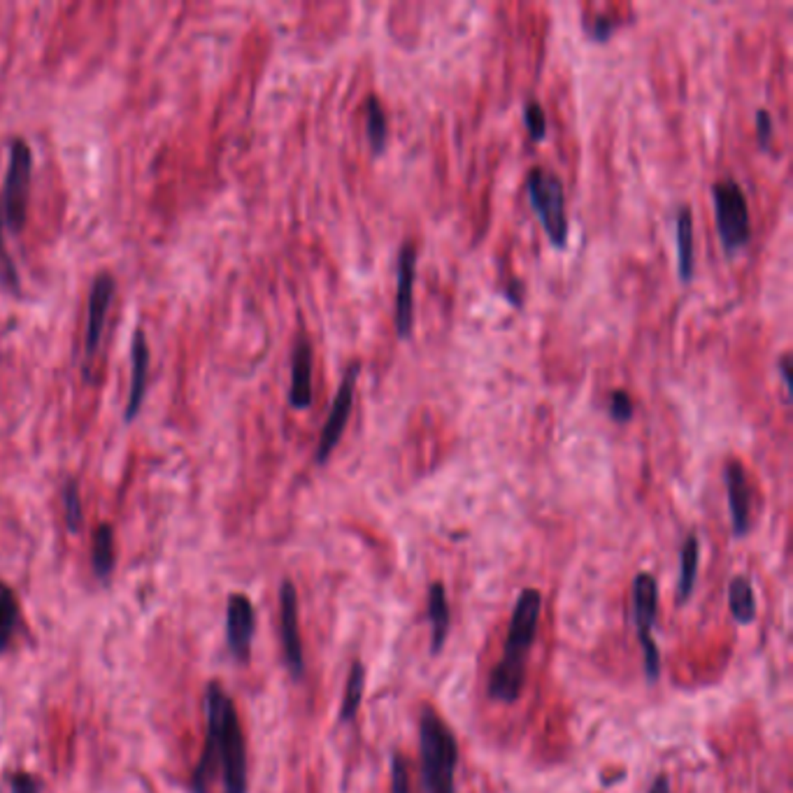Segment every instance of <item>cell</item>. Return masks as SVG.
I'll use <instances>...</instances> for the list:
<instances>
[{"label":"cell","instance_id":"34","mask_svg":"<svg viewBox=\"0 0 793 793\" xmlns=\"http://www.w3.org/2000/svg\"><path fill=\"white\" fill-rule=\"evenodd\" d=\"M650 793H670V779H668V775L656 777L654 784H651V788H650Z\"/></svg>","mask_w":793,"mask_h":793},{"label":"cell","instance_id":"14","mask_svg":"<svg viewBox=\"0 0 793 793\" xmlns=\"http://www.w3.org/2000/svg\"><path fill=\"white\" fill-rule=\"evenodd\" d=\"M289 402L296 410H305L312 405V345L308 337H298L296 347H293Z\"/></svg>","mask_w":793,"mask_h":793},{"label":"cell","instance_id":"32","mask_svg":"<svg viewBox=\"0 0 793 793\" xmlns=\"http://www.w3.org/2000/svg\"><path fill=\"white\" fill-rule=\"evenodd\" d=\"M777 368H779V375H782L784 389H787V396H791V356H788V354H784V356L779 358V364H777Z\"/></svg>","mask_w":793,"mask_h":793},{"label":"cell","instance_id":"31","mask_svg":"<svg viewBox=\"0 0 793 793\" xmlns=\"http://www.w3.org/2000/svg\"><path fill=\"white\" fill-rule=\"evenodd\" d=\"M612 28H614V22H612L610 17H603L601 14V17L594 19V23H591L586 31H589V35L594 40H607L612 33Z\"/></svg>","mask_w":793,"mask_h":793},{"label":"cell","instance_id":"21","mask_svg":"<svg viewBox=\"0 0 793 793\" xmlns=\"http://www.w3.org/2000/svg\"><path fill=\"white\" fill-rule=\"evenodd\" d=\"M91 563L98 577H107L115 567V533L110 523H100L94 530V551H91Z\"/></svg>","mask_w":793,"mask_h":793},{"label":"cell","instance_id":"2","mask_svg":"<svg viewBox=\"0 0 793 793\" xmlns=\"http://www.w3.org/2000/svg\"><path fill=\"white\" fill-rule=\"evenodd\" d=\"M542 612V594L538 589H523L514 603L510 628H507L503 659L493 666L489 678V696L498 703H514L521 696L526 682V663L538 633Z\"/></svg>","mask_w":793,"mask_h":793},{"label":"cell","instance_id":"6","mask_svg":"<svg viewBox=\"0 0 793 793\" xmlns=\"http://www.w3.org/2000/svg\"><path fill=\"white\" fill-rule=\"evenodd\" d=\"M31 168H33V156H31L26 140H12L10 168H7L5 187H3V196H0L3 219H5V224L12 231H22L23 224H26Z\"/></svg>","mask_w":793,"mask_h":793},{"label":"cell","instance_id":"33","mask_svg":"<svg viewBox=\"0 0 793 793\" xmlns=\"http://www.w3.org/2000/svg\"><path fill=\"white\" fill-rule=\"evenodd\" d=\"M507 298H510V303H514L519 308V305L523 303V284H521V280H512L510 281V287H507Z\"/></svg>","mask_w":793,"mask_h":793},{"label":"cell","instance_id":"1","mask_svg":"<svg viewBox=\"0 0 793 793\" xmlns=\"http://www.w3.org/2000/svg\"><path fill=\"white\" fill-rule=\"evenodd\" d=\"M205 719L207 735L198 766L191 777L193 793H207L215 779L217 766H221L226 793H247V754L244 735L240 728L235 705L221 684L212 682L205 689Z\"/></svg>","mask_w":793,"mask_h":793},{"label":"cell","instance_id":"18","mask_svg":"<svg viewBox=\"0 0 793 793\" xmlns=\"http://www.w3.org/2000/svg\"><path fill=\"white\" fill-rule=\"evenodd\" d=\"M728 605H731L733 619L742 626L752 623L756 619V595L754 586H752V579L738 575V577L731 579V586H728Z\"/></svg>","mask_w":793,"mask_h":793},{"label":"cell","instance_id":"20","mask_svg":"<svg viewBox=\"0 0 793 793\" xmlns=\"http://www.w3.org/2000/svg\"><path fill=\"white\" fill-rule=\"evenodd\" d=\"M365 110V135H368L370 149L373 154H382L386 147V138H389V122H386V112L382 107L380 98L377 96H368L364 103Z\"/></svg>","mask_w":793,"mask_h":793},{"label":"cell","instance_id":"24","mask_svg":"<svg viewBox=\"0 0 793 793\" xmlns=\"http://www.w3.org/2000/svg\"><path fill=\"white\" fill-rule=\"evenodd\" d=\"M63 505H66V523L70 530H78L82 526V498H79V484L70 480L63 489Z\"/></svg>","mask_w":793,"mask_h":793},{"label":"cell","instance_id":"29","mask_svg":"<svg viewBox=\"0 0 793 793\" xmlns=\"http://www.w3.org/2000/svg\"><path fill=\"white\" fill-rule=\"evenodd\" d=\"M0 268L5 272V280L12 289H17L19 284V275H17V268L12 263L10 254L5 249V237H3V209H0Z\"/></svg>","mask_w":793,"mask_h":793},{"label":"cell","instance_id":"12","mask_svg":"<svg viewBox=\"0 0 793 793\" xmlns=\"http://www.w3.org/2000/svg\"><path fill=\"white\" fill-rule=\"evenodd\" d=\"M724 482H726L728 491V510H731L733 533L742 538L752 529V489L742 463L728 461V466L724 468Z\"/></svg>","mask_w":793,"mask_h":793},{"label":"cell","instance_id":"27","mask_svg":"<svg viewBox=\"0 0 793 793\" xmlns=\"http://www.w3.org/2000/svg\"><path fill=\"white\" fill-rule=\"evenodd\" d=\"M392 793H410L408 761L402 754H396L392 761Z\"/></svg>","mask_w":793,"mask_h":793},{"label":"cell","instance_id":"19","mask_svg":"<svg viewBox=\"0 0 793 793\" xmlns=\"http://www.w3.org/2000/svg\"><path fill=\"white\" fill-rule=\"evenodd\" d=\"M679 589H678V601L684 603L694 594L696 579H698V566H700V542L694 533L687 535V540L682 545V554H679Z\"/></svg>","mask_w":793,"mask_h":793},{"label":"cell","instance_id":"11","mask_svg":"<svg viewBox=\"0 0 793 793\" xmlns=\"http://www.w3.org/2000/svg\"><path fill=\"white\" fill-rule=\"evenodd\" d=\"M254 628H256V614L247 595L233 594L228 598L226 610V638L233 656L237 661H247L252 651Z\"/></svg>","mask_w":793,"mask_h":793},{"label":"cell","instance_id":"25","mask_svg":"<svg viewBox=\"0 0 793 793\" xmlns=\"http://www.w3.org/2000/svg\"><path fill=\"white\" fill-rule=\"evenodd\" d=\"M523 124H526L533 140H542L547 135L545 110H542V105L535 98H529L526 105H523Z\"/></svg>","mask_w":793,"mask_h":793},{"label":"cell","instance_id":"8","mask_svg":"<svg viewBox=\"0 0 793 793\" xmlns=\"http://www.w3.org/2000/svg\"><path fill=\"white\" fill-rule=\"evenodd\" d=\"M358 375H361V364H352L347 368V373H345V377H342L340 389H337L331 410H328V419H326L324 429H321L319 445H317V463L328 461V456L333 454L336 445L340 442L342 433H345L347 419L349 414H352L354 392H356Z\"/></svg>","mask_w":793,"mask_h":793},{"label":"cell","instance_id":"3","mask_svg":"<svg viewBox=\"0 0 793 793\" xmlns=\"http://www.w3.org/2000/svg\"><path fill=\"white\" fill-rule=\"evenodd\" d=\"M419 761L424 793H456V738L430 707H424L419 716Z\"/></svg>","mask_w":793,"mask_h":793},{"label":"cell","instance_id":"16","mask_svg":"<svg viewBox=\"0 0 793 793\" xmlns=\"http://www.w3.org/2000/svg\"><path fill=\"white\" fill-rule=\"evenodd\" d=\"M675 240H678V272L684 284L694 280L696 247H694V217L689 205H682L675 217Z\"/></svg>","mask_w":793,"mask_h":793},{"label":"cell","instance_id":"28","mask_svg":"<svg viewBox=\"0 0 793 793\" xmlns=\"http://www.w3.org/2000/svg\"><path fill=\"white\" fill-rule=\"evenodd\" d=\"M772 133H775V122H772V116L768 110H759L756 112V140L763 149L770 147L772 143Z\"/></svg>","mask_w":793,"mask_h":793},{"label":"cell","instance_id":"4","mask_svg":"<svg viewBox=\"0 0 793 793\" xmlns=\"http://www.w3.org/2000/svg\"><path fill=\"white\" fill-rule=\"evenodd\" d=\"M526 193L533 212L540 219L549 243L557 249H563L570 235V221L566 209V189L557 172L542 166L530 168L526 175Z\"/></svg>","mask_w":793,"mask_h":793},{"label":"cell","instance_id":"23","mask_svg":"<svg viewBox=\"0 0 793 793\" xmlns=\"http://www.w3.org/2000/svg\"><path fill=\"white\" fill-rule=\"evenodd\" d=\"M19 623L17 595L5 582H0V651L7 650Z\"/></svg>","mask_w":793,"mask_h":793},{"label":"cell","instance_id":"13","mask_svg":"<svg viewBox=\"0 0 793 793\" xmlns=\"http://www.w3.org/2000/svg\"><path fill=\"white\" fill-rule=\"evenodd\" d=\"M112 296H115V280L112 275L103 272L94 280L91 284V293H88V321H87V356L91 358L98 349L100 333H103L105 314L112 305Z\"/></svg>","mask_w":793,"mask_h":793},{"label":"cell","instance_id":"9","mask_svg":"<svg viewBox=\"0 0 793 793\" xmlns=\"http://www.w3.org/2000/svg\"><path fill=\"white\" fill-rule=\"evenodd\" d=\"M414 275H417V247L412 243L402 244L396 268V333L398 337H410L414 321Z\"/></svg>","mask_w":793,"mask_h":793},{"label":"cell","instance_id":"30","mask_svg":"<svg viewBox=\"0 0 793 793\" xmlns=\"http://www.w3.org/2000/svg\"><path fill=\"white\" fill-rule=\"evenodd\" d=\"M10 788H12V793H40L35 779L31 775H26V772H17V775H12L10 777Z\"/></svg>","mask_w":793,"mask_h":793},{"label":"cell","instance_id":"17","mask_svg":"<svg viewBox=\"0 0 793 793\" xmlns=\"http://www.w3.org/2000/svg\"><path fill=\"white\" fill-rule=\"evenodd\" d=\"M429 619L433 628L430 638V654H440L445 647L447 633H449V603H447V591L442 582H433L429 591Z\"/></svg>","mask_w":793,"mask_h":793},{"label":"cell","instance_id":"10","mask_svg":"<svg viewBox=\"0 0 793 793\" xmlns=\"http://www.w3.org/2000/svg\"><path fill=\"white\" fill-rule=\"evenodd\" d=\"M280 617H281V645L284 659L293 678H300L305 670L303 645H300V631H298V594L291 582H284L280 591Z\"/></svg>","mask_w":793,"mask_h":793},{"label":"cell","instance_id":"22","mask_svg":"<svg viewBox=\"0 0 793 793\" xmlns=\"http://www.w3.org/2000/svg\"><path fill=\"white\" fill-rule=\"evenodd\" d=\"M365 689V666L361 661H354L347 675V687H345V698L340 707V722H352L361 707Z\"/></svg>","mask_w":793,"mask_h":793},{"label":"cell","instance_id":"7","mask_svg":"<svg viewBox=\"0 0 793 793\" xmlns=\"http://www.w3.org/2000/svg\"><path fill=\"white\" fill-rule=\"evenodd\" d=\"M656 612H659V586H656L654 575L640 573L633 585V614L650 682H656L659 675H661V651H659L654 635H651L656 623Z\"/></svg>","mask_w":793,"mask_h":793},{"label":"cell","instance_id":"5","mask_svg":"<svg viewBox=\"0 0 793 793\" xmlns=\"http://www.w3.org/2000/svg\"><path fill=\"white\" fill-rule=\"evenodd\" d=\"M712 203H715L716 233H719L722 247L728 256H733L752 240L747 196L733 177H726L712 184Z\"/></svg>","mask_w":793,"mask_h":793},{"label":"cell","instance_id":"26","mask_svg":"<svg viewBox=\"0 0 793 793\" xmlns=\"http://www.w3.org/2000/svg\"><path fill=\"white\" fill-rule=\"evenodd\" d=\"M610 417L617 424H626L628 419L633 417V401H631L628 392H623V389H617V392L610 393Z\"/></svg>","mask_w":793,"mask_h":793},{"label":"cell","instance_id":"15","mask_svg":"<svg viewBox=\"0 0 793 793\" xmlns=\"http://www.w3.org/2000/svg\"><path fill=\"white\" fill-rule=\"evenodd\" d=\"M131 352H133V375H131V392H128V402H126V421L138 417L140 405H143L144 393H147L149 345L143 331H138L135 333V337H133Z\"/></svg>","mask_w":793,"mask_h":793}]
</instances>
